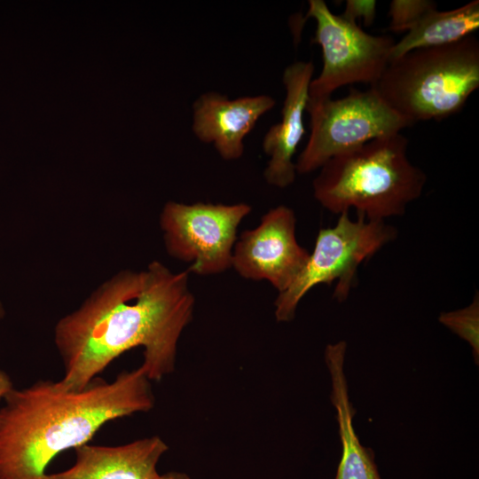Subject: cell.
I'll list each match as a JSON object with an SVG mask.
<instances>
[{"mask_svg": "<svg viewBox=\"0 0 479 479\" xmlns=\"http://www.w3.org/2000/svg\"><path fill=\"white\" fill-rule=\"evenodd\" d=\"M188 274L153 261L145 270L122 271L101 284L55 326L54 343L64 365L60 381L82 389L137 347L144 349L141 366L150 381L170 374L195 304Z\"/></svg>", "mask_w": 479, "mask_h": 479, "instance_id": "cell-1", "label": "cell"}, {"mask_svg": "<svg viewBox=\"0 0 479 479\" xmlns=\"http://www.w3.org/2000/svg\"><path fill=\"white\" fill-rule=\"evenodd\" d=\"M150 381L140 365L80 390L49 380L12 389L0 408V479H44L59 453L88 444L107 422L149 412Z\"/></svg>", "mask_w": 479, "mask_h": 479, "instance_id": "cell-2", "label": "cell"}, {"mask_svg": "<svg viewBox=\"0 0 479 479\" xmlns=\"http://www.w3.org/2000/svg\"><path fill=\"white\" fill-rule=\"evenodd\" d=\"M407 148V138L397 133L334 156L313 180L314 198L334 214L355 208L370 220L403 215L427 182L426 174L410 161Z\"/></svg>", "mask_w": 479, "mask_h": 479, "instance_id": "cell-3", "label": "cell"}, {"mask_svg": "<svg viewBox=\"0 0 479 479\" xmlns=\"http://www.w3.org/2000/svg\"><path fill=\"white\" fill-rule=\"evenodd\" d=\"M373 87L395 111L412 121L442 120L459 112L479 87V42L418 49L389 61Z\"/></svg>", "mask_w": 479, "mask_h": 479, "instance_id": "cell-4", "label": "cell"}, {"mask_svg": "<svg viewBox=\"0 0 479 479\" xmlns=\"http://www.w3.org/2000/svg\"><path fill=\"white\" fill-rule=\"evenodd\" d=\"M395 227L384 220H370L358 216L352 220L349 212L340 214L333 227L320 229L312 253L293 283L279 293L275 318L289 322L302 297L315 286L337 281L334 298L346 301L357 281V269L397 237Z\"/></svg>", "mask_w": 479, "mask_h": 479, "instance_id": "cell-5", "label": "cell"}, {"mask_svg": "<svg viewBox=\"0 0 479 479\" xmlns=\"http://www.w3.org/2000/svg\"><path fill=\"white\" fill-rule=\"evenodd\" d=\"M310 134L295 162L297 174L319 169L328 160L378 137L400 133L414 123L370 87L354 88L343 98L308 99Z\"/></svg>", "mask_w": 479, "mask_h": 479, "instance_id": "cell-6", "label": "cell"}, {"mask_svg": "<svg viewBox=\"0 0 479 479\" xmlns=\"http://www.w3.org/2000/svg\"><path fill=\"white\" fill-rule=\"evenodd\" d=\"M307 18L316 21L312 42L322 51L323 67L312 79L309 98H331L342 86L367 83L374 86L390 61L395 41L389 35H372L341 15L323 0H310Z\"/></svg>", "mask_w": 479, "mask_h": 479, "instance_id": "cell-7", "label": "cell"}, {"mask_svg": "<svg viewBox=\"0 0 479 479\" xmlns=\"http://www.w3.org/2000/svg\"><path fill=\"white\" fill-rule=\"evenodd\" d=\"M250 212L251 207L242 202L168 201L160 215L166 250L189 264L188 273L220 274L232 267L238 226Z\"/></svg>", "mask_w": 479, "mask_h": 479, "instance_id": "cell-8", "label": "cell"}, {"mask_svg": "<svg viewBox=\"0 0 479 479\" xmlns=\"http://www.w3.org/2000/svg\"><path fill=\"white\" fill-rule=\"evenodd\" d=\"M294 211L279 205L264 214L260 224L244 231L232 250V267L252 280H266L285 291L305 266L310 253L297 241Z\"/></svg>", "mask_w": 479, "mask_h": 479, "instance_id": "cell-9", "label": "cell"}, {"mask_svg": "<svg viewBox=\"0 0 479 479\" xmlns=\"http://www.w3.org/2000/svg\"><path fill=\"white\" fill-rule=\"evenodd\" d=\"M275 105L270 95L230 99L208 91L192 104V132L200 141L212 144L224 160H238L244 153L245 137Z\"/></svg>", "mask_w": 479, "mask_h": 479, "instance_id": "cell-10", "label": "cell"}, {"mask_svg": "<svg viewBox=\"0 0 479 479\" xmlns=\"http://www.w3.org/2000/svg\"><path fill=\"white\" fill-rule=\"evenodd\" d=\"M313 73V63L302 60L287 66L283 72L286 97L281 120L267 130L263 139V150L269 157L263 177L271 185L286 188L295 180L294 156L305 134L303 114Z\"/></svg>", "mask_w": 479, "mask_h": 479, "instance_id": "cell-11", "label": "cell"}, {"mask_svg": "<svg viewBox=\"0 0 479 479\" xmlns=\"http://www.w3.org/2000/svg\"><path fill=\"white\" fill-rule=\"evenodd\" d=\"M167 444L157 436L117 446L85 444L75 449V462L44 479H153Z\"/></svg>", "mask_w": 479, "mask_h": 479, "instance_id": "cell-12", "label": "cell"}, {"mask_svg": "<svg viewBox=\"0 0 479 479\" xmlns=\"http://www.w3.org/2000/svg\"><path fill=\"white\" fill-rule=\"evenodd\" d=\"M346 350L344 341L328 344L325 349L332 386L330 398L336 410L342 448L335 479H381L373 451L361 444L353 427L356 411L349 401L344 373Z\"/></svg>", "mask_w": 479, "mask_h": 479, "instance_id": "cell-13", "label": "cell"}, {"mask_svg": "<svg viewBox=\"0 0 479 479\" xmlns=\"http://www.w3.org/2000/svg\"><path fill=\"white\" fill-rule=\"evenodd\" d=\"M479 27V1L473 0L450 11L436 8L426 13L397 43L390 61L414 50L444 46L459 42Z\"/></svg>", "mask_w": 479, "mask_h": 479, "instance_id": "cell-14", "label": "cell"}, {"mask_svg": "<svg viewBox=\"0 0 479 479\" xmlns=\"http://www.w3.org/2000/svg\"><path fill=\"white\" fill-rule=\"evenodd\" d=\"M438 320L452 333L466 341L472 349L474 360L479 363V300L478 294L468 306L442 312Z\"/></svg>", "mask_w": 479, "mask_h": 479, "instance_id": "cell-15", "label": "cell"}, {"mask_svg": "<svg viewBox=\"0 0 479 479\" xmlns=\"http://www.w3.org/2000/svg\"><path fill=\"white\" fill-rule=\"evenodd\" d=\"M436 8V3L429 0H393L389 4V29L400 33L409 31L429 11Z\"/></svg>", "mask_w": 479, "mask_h": 479, "instance_id": "cell-16", "label": "cell"}, {"mask_svg": "<svg viewBox=\"0 0 479 479\" xmlns=\"http://www.w3.org/2000/svg\"><path fill=\"white\" fill-rule=\"evenodd\" d=\"M376 5L373 0H348L341 16L355 23L357 19H363L365 26H371L375 20Z\"/></svg>", "mask_w": 479, "mask_h": 479, "instance_id": "cell-17", "label": "cell"}, {"mask_svg": "<svg viewBox=\"0 0 479 479\" xmlns=\"http://www.w3.org/2000/svg\"><path fill=\"white\" fill-rule=\"evenodd\" d=\"M13 388L11 377L0 367V400Z\"/></svg>", "mask_w": 479, "mask_h": 479, "instance_id": "cell-18", "label": "cell"}, {"mask_svg": "<svg viewBox=\"0 0 479 479\" xmlns=\"http://www.w3.org/2000/svg\"><path fill=\"white\" fill-rule=\"evenodd\" d=\"M153 479H191V477L181 472H169L163 475H157Z\"/></svg>", "mask_w": 479, "mask_h": 479, "instance_id": "cell-19", "label": "cell"}, {"mask_svg": "<svg viewBox=\"0 0 479 479\" xmlns=\"http://www.w3.org/2000/svg\"><path fill=\"white\" fill-rule=\"evenodd\" d=\"M4 315H5V310H4L2 302L0 301V319L4 318Z\"/></svg>", "mask_w": 479, "mask_h": 479, "instance_id": "cell-20", "label": "cell"}]
</instances>
